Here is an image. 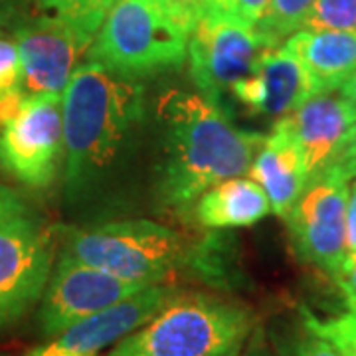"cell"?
Masks as SVG:
<instances>
[{"label": "cell", "mask_w": 356, "mask_h": 356, "mask_svg": "<svg viewBox=\"0 0 356 356\" xmlns=\"http://www.w3.org/2000/svg\"><path fill=\"white\" fill-rule=\"evenodd\" d=\"M64 206L77 222L125 212L151 188L153 115L147 88L83 62L64 95Z\"/></svg>", "instance_id": "cell-1"}, {"label": "cell", "mask_w": 356, "mask_h": 356, "mask_svg": "<svg viewBox=\"0 0 356 356\" xmlns=\"http://www.w3.org/2000/svg\"><path fill=\"white\" fill-rule=\"evenodd\" d=\"M264 139L234 125L198 89H166L153 107V200L182 210L220 182L245 177Z\"/></svg>", "instance_id": "cell-2"}, {"label": "cell", "mask_w": 356, "mask_h": 356, "mask_svg": "<svg viewBox=\"0 0 356 356\" xmlns=\"http://www.w3.org/2000/svg\"><path fill=\"white\" fill-rule=\"evenodd\" d=\"M60 255L143 285L170 283L191 271L194 250L182 236L154 220H103L58 229Z\"/></svg>", "instance_id": "cell-3"}, {"label": "cell", "mask_w": 356, "mask_h": 356, "mask_svg": "<svg viewBox=\"0 0 356 356\" xmlns=\"http://www.w3.org/2000/svg\"><path fill=\"white\" fill-rule=\"evenodd\" d=\"M254 313L243 303L210 293H178L137 331L115 344L109 356H216L243 344Z\"/></svg>", "instance_id": "cell-4"}, {"label": "cell", "mask_w": 356, "mask_h": 356, "mask_svg": "<svg viewBox=\"0 0 356 356\" xmlns=\"http://www.w3.org/2000/svg\"><path fill=\"white\" fill-rule=\"evenodd\" d=\"M188 38L159 0H115L88 50V60L129 79L175 72L188 58Z\"/></svg>", "instance_id": "cell-5"}, {"label": "cell", "mask_w": 356, "mask_h": 356, "mask_svg": "<svg viewBox=\"0 0 356 356\" xmlns=\"http://www.w3.org/2000/svg\"><path fill=\"white\" fill-rule=\"evenodd\" d=\"M62 95H28L0 125V168L32 191H46L64 170Z\"/></svg>", "instance_id": "cell-6"}, {"label": "cell", "mask_w": 356, "mask_h": 356, "mask_svg": "<svg viewBox=\"0 0 356 356\" xmlns=\"http://www.w3.org/2000/svg\"><path fill=\"white\" fill-rule=\"evenodd\" d=\"M348 188L350 178L337 166H329L309 178L305 191L285 218L297 257L331 277L348 255Z\"/></svg>", "instance_id": "cell-7"}, {"label": "cell", "mask_w": 356, "mask_h": 356, "mask_svg": "<svg viewBox=\"0 0 356 356\" xmlns=\"http://www.w3.org/2000/svg\"><path fill=\"white\" fill-rule=\"evenodd\" d=\"M56 250L58 229L34 214L0 226V329L13 327L38 305Z\"/></svg>", "instance_id": "cell-8"}, {"label": "cell", "mask_w": 356, "mask_h": 356, "mask_svg": "<svg viewBox=\"0 0 356 356\" xmlns=\"http://www.w3.org/2000/svg\"><path fill=\"white\" fill-rule=\"evenodd\" d=\"M13 34L22 60V91L28 95H64L97 32L42 13L30 14Z\"/></svg>", "instance_id": "cell-9"}, {"label": "cell", "mask_w": 356, "mask_h": 356, "mask_svg": "<svg viewBox=\"0 0 356 356\" xmlns=\"http://www.w3.org/2000/svg\"><path fill=\"white\" fill-rule=\"evenodd\" d=\"M273 48L255 28L208 14L188 38V74L196 89L220 102L252 74L264 51Z\"/></svg>", "instance_id": "cell-10"}, {"label": "cell", "mask_w": 356, "mask_h": 356, "mask_svg": "<svg viewBox=\"0 0 356 356\" xmlns=\"http://www.w3.org/2000/svg\"><path fill=\"white\" fill-rule=\"evenodd\" d=\"M145 287L151 285L121 280L107 271L79 264L67 255H60L40 299V331L46 337H56L79 321L133 297Z\"/></svg>", "instance_id": "cell-11"}, {"label": "cell", "mask_w": 356, "mask_h": 356, "mask_svg": "<svg viewBox=\"0 0 356 356\" xmlns=\"http://www.w3.org/2000/svg\"><path fill=\"white\" fill-rule=\"evenodd\" d=\"M180 289L172 283L145 287L125 301L99 311L51 337L50 343L28 350L24 356H97L109 344H117L159 315Z\"/></svg>", "instance_id": "cell-12"}, {"label": "cell", "mask_w": 356, "mask_h": 356, "mask_svg": "<svg viewBox=\"0 0 356 356\" xmlns=\"http://www.w3.org/2000/svg\"><path fill=\"white\" fill-rule=\"evenodd\" d=\"M232 95L252 115L277 121L313 97L303 65L285 46L264 51L252 74L232 89Z\"/></svg>", "instance_id": "cell-13"}, {"label": "cell", "mask_w": 356, "mask_h": 356, "mask_svg": "<svg viewBox=\"0 0 356 356\" xmlns=\"http://www.w3.org/2000/svg\"><path fill=\"white\" fill-rule=\"evenodd\" d=\"M287 117L311 178L339 156L348 131L356 123V107L339 93L313 95Z\"/></svg>", "instance_id": "cell-14"}, {"label": "cell", "mask_w": 356, "mask_h": 356, "mask_svg": "<svg viewBox=\"0 0 356 356\" xmlns=\"http://www.w3.org/2000/svg\"><path fill=\"white\" fill-rule=\"evenodd\" d=\"M248 177L264 188L271 212L285 220L309 182L305 159L293 135L289 117L280 119L264 139Z\"/></svg>", "instance_id": "cell-15"}, {"label": "cell", "mask_w": 356, "mask_h": 356, "mask_svg": "<svg viewBox=\"0 0 356 356\" xmlns=\"http://www.w3.org/2000/svg\"><path fill=\"white\" fill-rule=\"evenodd\" d=\"M285 48L303 65L311 95L337 93L356 72V32L299 30Z\"/></svg>", "instance_id": "cell-16"}, {"label": "cell", "mask_w": 356, "mask_h": 356, "mask_svg": "<svg viewBox=\"0 0 356 356\" xmlns=\"http://www.w3.org/2000/svg\"><path fill=\"white\" fill-rule=\"evenodd\" d=\"M269 212L271 202L264 188L245 177L228 178L208 188L194 206V218L206 229L254 226Z\"/></svg>", "instance_id": "cell-17"}, {"label": "cell", "mask_w": 356, "mask_h": 356, "mask_svg": "<svg viewBox=\"0 0 356 356\" xmlns=\"http://www.w3.org/2000/svg\"><path fill=\"white\" fill-rule=\"evenodd\" d=\"M315 2L317 0H269L266 13L255 26V32L271 46H280L281 40H287L305 28Z\"/></svg>", "instance_id": "cell-18"}, {"label": "cell", "mask_w": 356, "mask_h": 356, "mask_svg": "<svg viewBox=\"0 0 356 356\" xmlns=\"http://www.w3.org/2000/svg\"><path fill=\"white\" fill-rule=\"evenodd\" d=\"M303 327L327 341L341 356H356V311L350 309L337 317L321 318L303 309Z\"/></svg>", "instance_id": "cell-19"}, {"label": "cell", "mask_w": 356, "mask_h": 356, "mask_svg": "<svg viewBox=\"0 0 356 356\" xmlns=\"http://www.w3.org/2000/svg\"><path fill=\"white\" fill-rule=\"evenodd\" d=\"M115 0H34L42 13L56 14L65 20L97 32Z\"/></svg>", "instance_id": "cell-20"}, {"label": "cell", "mask_w": 356, "mask_h": 356, "mask_svg": "<svg viewBox=\"0 0 356 356\" xmlns=\"http://www.w3.org/2000/svg\"><path fill=\"white\" fill-rule=\"evenodd\" d=\"M305 28L356 32V0H317L307 18Z\"/></svg>", "instance_id": "cell-21"}, {"label": "cell", "mask_w": 356, "mask_h": 356, "mask_svg": "<svg viewBox=\"0 0 356 356\" xmlns=\"http://www.w3.org/2000/svg\"><path fill=\"white\" fill-rule=\"evenodd\" d=\"M22 91V60L13 32L0 28V99Z\"/></svg>", "instance_id": "cell-22"}, {"label": "cell", "mask_w": 356, "mask_h": 356, "mask_svg": "<svg viewBox=\"0 0 356 356\" xmlns=\"http://www.w3.org/2000/svg\"><path fill=\"white\" fill-rule=\"evenodd\" d=\"M159 4L188 34H192L194 28L214 8V0H159Z\"/></svg>", "instance_id": "cell-23"}, {"label": "cell", "mask_w": 356, "mask_h": 356, "mask_svg": "<svg viewBox=\"0 0 356 356\" xmlns=\"http://www.w3.org/2000/svg\"><path fill=\"white\" fill-rule=\"evenodd\" d=\"M267 4L269 0H214V8L210 14H218L248 28H255L266 13Z\"/></svg>", "instance_id": "cell-24"}, {"label": "cell", "mask_w": 356, "mask_h": 356, "mask_svg": "<svg viewBox=\"0 0 356 356\" xmlns=\"http://www.w3.org/2000/svg\"><path fill=\"white\" fill-rule=\"evenodd\" d=\"M277 350H280V356H341L327 341L309 332L305 327H303V332L280 341Z\"/></svg>", "instance_id": "cell-25"}, {"label": "cell", "mask_w": 356, "mask_h": 356, "mask_svg": "<svg viewBox=\"0 0 356 356\" xmlns=\"http://www.w3.org/2000/svg\"><path fill=\"white\" fill-rule=\"evenodd\" d=\"M26 216H32V210L22 194L6 184H0V226Z\"/></svg>", "instance_id": "cell-26"}, {"label": "cell", "mask_w": 356, "mask_h": 356, "mask_svg": "<svg viewBox=\"0 0 356 356\" xmlns=\"http://www.w3.org/2000/svg\"><path fill=\"white\" fill-rule=\"evenodd\" d=\"M339 291L343 293L346 303L356 311V254H348L344 257L341 269L332 275Z\"/></svg>", "instance_id": "cell-27"}, {"label": "cell", "mask_w": 356, "mask_h": 356, "mask_svg": "<svg viewBox=\"0 0 356 356\" xmlns=\"http://www.w3.org/2000/svg\"><path fill=\"white\" fill-rule=\"evenodd\" d=\"M34 0H0V28L13 32L32 14Z\"/></svg>", "instance_id": "cell-28"}, {"label": "cell", "mask_w": 356, "mask_h": 356, "mask_svg": "<svg viewBox=\"0 0 356 356\" xmlns=\"http://www.w3.org/2000/svg\"><path fill=\"white\" fill-rule=\"evenodd\" d=\"M331 166H337L339 170H343L346 177L355 178L356 175V123L353 125V129L348 131V135H346V140H344L343 149H341V153L339 156L334 159V163ZM329 168V166H327Z\"/></svg>", "instance_id": "cell-29"}, {"label": "cell", "mask_w": 356, "mask_h": 356, "mask_svg": "<svg viewBox=\"0 0 356 356\" xmlns=\"http://www.w3.org/2000/svg\"><path fill=\"white\" fill-rule=\"evenodd\" d=\"M346 248L348 254H356V177L348 188V208H346Z\"/></svg>", "instance_id": "cell-30"}, {"label": "cell", "mask_w": 356, "mask_h": 356, "mask_svg": "<svg viewBox=\"0 0 356 356\" xmlns=\"http://www.w3.org/2000/svg\"><path fill=\"white\" fill-rule=\"evenodd\" d=\"M337 93H339L341 97H344V99L350 103V105H355L356 107V72L353 74V76L348 77L346 81H344L343 88L339 89Z\"/></svg>", "instance_id": "cell-31"}, {"label": "cell", "mask_w": 356, "mask_h": 356, "mask_svg": "<svg viewBox=\"0 0 356 356\" xmlns=\"http://www.w3.org/2000/svg\"><path fill=\"white\" fill-rule=\"evenodd\" d=\"M242 350H243V344H236V346H232L228 350H224V353H220L216 356H242Z\"/></svg>", "instance_id": "cell-32"}, {"label": "cell", "mask_w": 356, "mask_h": 356, "mask_svg": "<svg viewBox=\"0 0 356 356\" xmlns=\"http://www.w3.org/2000/svg\"><path fill=\"white\" fill-rule=\"evenodd\" d=\"M0 356H6V355H0Z\"/></svg>", "instance_id": "cell-33"}, {"label": "cell", "mask_w": 356, "mask_h": 356, "mask_svg": "<svg viewBox=\"0 0 356 356\" xmlns=\"http://www.w3.org/2000/svg\"><path fill=\"white\" fill-rule=\"evenodd\" d=\"M355 177H356V175H355Z\"/></svg>", "instance_id": "cell-34"}]
</instances>
